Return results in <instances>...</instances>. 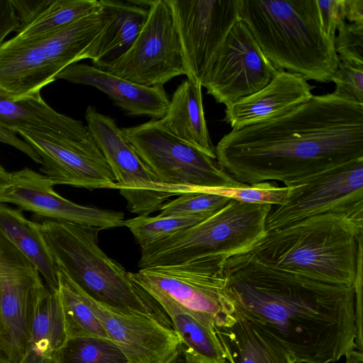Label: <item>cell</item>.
Instances as JSON below:
<instances>
[{"label": "cell", "instance_id": "2", "mask_svg": "<svg viewBox=\"0 0 363 363\" xmlns=\"http://www.w3.org/2000/svg\"><path fill=\"white\" fill-rule=\"evenodd\" d=\"M220 167L236 181L285 186L363 157V104L333 93L275 119L233 129L215 147Z\"/></svg>", "mask_w": 363, "mask_h": 363}, {"label": "cell", "instance_id": "32", "mask_svg": "<svg viewBox=\"0 0 363 363\" xmlns=\"http://www.w3.org/2000/svg\"><path fill=\"white\" fill-rule=\"evenodd\" d=\"M231 199L205 191L188 192L167 201L160 210V216L202 215L210 217L218 212Z\"/></svg>", "mask_w": 363, "mask_h": 363}, {"label": "cell", "instance_id": "44", "mask_svg": "<svg viewBox=\"0 0 363 363\" xmlns=\"http://www.w3.org/2000/svg\"><path fill=\"white\" fill-rule=\"evenodd\" d=\"M345 363H363L362 351L354 348L346 356Z\"/></svg>", "mask_w": 363, "mask_h": 363}, {"label": "cell", "instance_id": "25", "mask_svg": "<svg viewBox=\"0 0 363 363\" xmlns=\"http://www.w3.org/2000/svg\"><path fill=\"white\" fill-rule=\"evenodd\" d=\"M67 340L58 293L45 286L35 306L27 350L21 363H54L57 352Z\"/></svg>", "mask_w": 363, "mask_h": 363}, {"label": "cell", "instance_id": "39", "mask_svg": "<svg viewBox=\"0 0 363 363\" xmlns=\"http://www.w3.org/2000/svg\"><path fill=\"white\" fill-rule=\"evenodd\" d=\"M355 292V325H356V347L362 351V257L358 265V270L354 285Z\"/></svg>", "mask_w": 363, "mask_h": 363}, {"label": "cell", "instance_id": "6", "mask_svg": "<svg viewBox=\"0 0 363 363\" xmlns=\"http://www.w3.org/2000/svg\"><path fill=\"white\" fill-rule=\"evenodd\" d=\"M108 20L101 6L55 32L4 42L0 46V91L13 99L40 93L65 68L82 60Z\"/></svg>", "mask_w": 363, "mask_h": 363}, {"label": "cell", "instance_id": "8", "mask_svg": "<svg viewBox=\"0 0 363 363\" xmlns=\"http://www.w3.org/2000/svg\"><path fill=\"white\" fill-rule=\"evenodd\" d=\"M227 259L220 255L129 272L130 279L150 298H167L215 329L234 320L235 308L225 292Z\"/></svg>", "mask_w": 363, "mask_h": 363}, {"label": "cell", "instance_id": "20", "mask_svg": "<svg viewBox=\"0 0 363 363\" xmlns=\"http://www.w3.org/2000/svg\"><path fill=\"white\" fill-rule=\"evenodd\" d=\"M58 79L98 89L129 116L160 120L168 109L169 99L164 86H142L95 66L72 64L57 74Z\"/></svg>", "mask_w": 363, "mask_h": 363}, {"label": "cell", "instance_id": "24", "mask_svg": "<svg viewBox=\"0 0 363 363\" xmlns=\"http://www.w3.org/2000/svg\"><path fill=\"white\" fill-rule=\"evenodd\" d=\"M201 89L199 82L183 80L169 99L165 116L160 121L179 139L216 158L205 118Z\"/></svg>", "mask_w": 363, "mask_h": 363}, {"label": "cell", "instance_id": "5", "mask_svg": "<svg viewBox=\"0 0 363 363\" xmlns=\"http://www.w3.org/2000/svg\"><path fill=\"white\" fill-rule=\"evenodd\" d=\"M39 228L58 268L90 298L114 312L171 324L162 308L98 245L99 228L45 219Z\"/></svg>", "mask_w": 363, "mask_h": 363}, {"label": "cell", "instance_id": "1", "mask_svg": "<svg viewBox=\"0 0 363 363\" xmlns=\"http://www.w3.org/2000/svg\"><path fill=\"white\" fill-rule=\"evenodd\" d=\"M235 311L256 322L296 363H332L356 348L354 287L262 263L247 252L223 266Z\"/></svg>", "mask_w": 363, "mask_h": 363}, {"label": "cell", "instance_id": "28", "mask_svg": "<svg viewBox=\"0 0 363 363\" xmlns=\"http://www.w3.org/2000/svg\"><path fill=\"white\" fill-rule=\"evenodd\" d=\"M60 298L67 339L91 336L109 339L103 325L85 301L81 289L57 267Z\"/></svg>", "mask_w": 363, "mask_h": 363}, {"label": "cell", "instance_id": "40", "mask_svg": "<svg viewBox=\"0 0 363 363\" xmlns=\"http://www.w3.org/2000/svg\"><path fill=\"white\" fill-rule=\"evenodd\" d=\"M0 143L9 145L28 155L35 162L42 164L41 157L25 140H22L13 132L0 128Z\"/></svg>", "mask_w": 363, "mask_h": 363}, {"label": "cell", "instance_id": "21", "mask_svg": "<svg viewBox=\"0 0 363 363\" xmlns=\"http://www.w3.org/2000/svg\"><path fill=\"white\" fill-rule=\"evenodd\" d=\"M215 331L230 363H296L278 338L236 311L231 323Z\"/></svg>", "mask_w": 363, "mask_h": 363}, {"label": "cell", "instance_id": "11", "mask_svg": "<svg viewBox=\"0 0 363 363\" xmlns=\"http://www.w3.org/2000/svg\"><path fill=\"white\" fill-rule=\"evenodd\" d=\"M89 134L105 157L118 189L132 213L148 215L160 211L176 189L160 183L123 136L115 119L89 106L85 112Z\"/></svg>", "mask_w": 363, "mask_h": 363}, {"label": "cell", "instance_id": "41", "mask_svg": "<svg viewBox=\"0 0 363 363\" xmlns=\"http://www.w3.org/2000/svg\"><path fill=\"white\" fill-rule=\"evenodd\" d=\"M343 14L350 23L363 24V0H342Z\"/></svg>", "mask_w": 363, "mask_h": 363}, {"label": "cell", "instance_id": "19", "mask_svg": "<svg viewBox=\"0 0 363 363\" xmlns=\"http://www.w3.org/2000/svg\"><path fill=\"white\" fill-rule=\"evenodd\" d=\"M313 88L301 75L279 70L259 91L225 106L224 121L240 129L275 119L311 100Z\"/></svg>", "mask_w": 363, "mask_h": 363}, {"label": "cell", "instance_id": "4", "mask_svg": "<svg viewBox=\"0 0 363 363\" xmlns=\"http://www.w3.org/2000/svg\"><path fill=\"white\" fill-rule=\"evenodd\" d=\"M362 240L363 228L324 213L267 231L245 252L268 265L354 286Z\"/></svg>", "mask_w": 363, "mask_h": 363}, {"label": "cell", "instance_id": "14", "mask_svg": "<svg viewBox=\"0 0 363 363\" xmlns=\"http://www.w3.org/2000/svg\"><path fill=\"white\" fill-rule=\"evenodd\" d=\"M179 35L186 79L201 84L228 33L240 21V0H166Z\"/></svg>", "mask_w": 363, "mask_h": 363}, {"label": "cell", "instance_id": "33", "mask_svg": "<svg viewBox=\"0 0 363 363\" xmlns=\"http://www.w3.org/2000/svg\"><path fill=\"white\" fill-rule=\"evenodd\" d=\"M289 188L274 184L262 182L254 184H242L235 186L206 188L202 191L213 193L231 200L247 203L281 204L286 197Z\"/></svg>", "mask_w": 363, "mask_h": 363}, {"label": "cell", "instance_id": "12", "mask_svg": "<svg viewBox=\"0 0 363 363\" xmlns=\"http://www.w3.org/2000/svg\"><path fill=\"white\" fill-rule=\"evenodd\" d=\"M35 266L0 233V359L21 363L35 306L45 286Z\"/></svg>", "mask_w": 363, "mask_h": 363}, {"label": "cell", "instance_id": "17", "mask_svg": "<svg viewBox=\"0 0 363 363\" xmlns=\"http://www.w3.org/2000/svg\"><path fill=\"white\" fill-rule=\"evenodd\" d=\"M10 186L0 194V203H10L20 210L60 221L100 230L122 226L124 213L109 209L79 205L62 197L43 174L28 167L11 173Z\"/></svg>", "mask_w": 363, "mask_h": 363}, {"label": "cell", "instance_id": "36", "mask_svg": "<svg viewBox=\"0 0 363 363\" xmlns=\"http://www.w3.org/2000/svg\"><path fill=\"white\" fill-rule=\"evenodd\" d=\"M321 26L327 37L334 40L336 32L346 23L342 0H316Z\"/></svg>", "mask_w": 363, "mask_h": 363}, {"label": "cell", "instance_id": "30", "mask_svg": "<svg viewBox=\"0 0 363 363\" xmlns=\"http://www.w3.org/2000/svg\"><path fill=\"white\" fill-rule=\"evenodd\" d=\"M54 363H129L112 340L104 337H69L57 352Z\"/></svg>", "mask_w": 363, "mask_h": 363}, {"label": "cell", "instance_id": "16", "mask_svg": "<svg viewBox=\"0 0 363 363\" xmlns=\"http://www.w3.org/2000/svg\"><path fill=\"white\" fill-rule=\"evenodd\" d=\"M16 133L41 157L39 170L53 185L113 189L116 181L112 171L90 135L84 140H76L30 130L20 129Z\"/></svg>", "mask_w": 363, "mask_h": 363}, {"label": "cell", "instance_id": "3", "mask_svg": "<svg viewBox=\"0 0 363 363\" xmlns=\"http://www.w3.org/2000/svg\"><path fill=\"white\" fill-rule=\"evenodd\" d=\"M240 17L277 70L331 82L339 58L316 0H240Z\"/></svg>", "mask_w": 363, "mask_h": 363}, {"label": "cell", "instance_id": "13", "mask_svg": "<svg viewBox=\"0 0 363 363\" xmlns=\"http://www.w3.org/2000/svg\"><path fill=\"white\" fill-rule=\"evenodd\" d=\"M105 70L145 86H163L186 75L181 44L166 0H154L130 48Z\"/></svg>", "mask_w": 363, "mask_h": 363}, {"label": "cell", "instance_id": "38", "mask_svg": "<svg viewBox=\"0 0 363 363\" xmlns=\"http://www.w3.org/2000/svg\"><path fill=\"white\" fill-rule=\"evenodd\" d=\"M20 22L11 0H0V46L11 32H18Z\"/></svg>", "mask_w": 363, "mask_h": 363}, {"label": "cell", "instance_id": "22", "mask_svg": "<svg viewBox=\"0 0 363 363\" xmlns=\"http://www.w3.org/2000/svg\"><path fill=\"white\" fill-rule=\"evenodd\" d=\"M109 16L108 23L88 47L82 60L105 69L130 48L143 26L149 9L127 1L99 0Z\"/></svg>", "mask_w": 363, "mask_h": 363}, {"label": "cell", "instance_id": "35", "mask_svg": "<svg viewBox=\"0 0 363 363\" xmlns=\"http://www.w3.org/2000/svg\"><path fill=\"white\" fill-rule=\"evenodd\" d=\"M337 32L334 47L339 60L363 63V24L346 23Z\"/></svg>", "mask_w": 363, "mask_h": 363}, {"label": "cell", "instance_id": "43", "mask_svg": "<svg viewBox=\"0 0 363 363\" xmlns=\"http://www.w3.org/2000/svg\"><path fill=\"white\" fill-rule=\"evenodd\" d=\"M11 173L6 171L0 165V194H2L11 184Z\"/></svg>", "mask_w": 363, "mask_h": 363}, {"label": "cell", "instance_id": "10", "mask_svg": "<svg viewBox=\"0 0 363 363\" xmlns=\"http://www.w3.org/2000/svg\"><path fill=\"white\" fill-rule=\"evenodd\" d=\"M284 202L272 206L267 231L324 213L341 214L363 228V157L351 160L287 186Z\"/></svg>", "mask_w": 363, "mask_h": 363}, {"label": "cell", "instance_id": "26", "mask_svg": "<svg viewBox=\"0 0 363 363\" xmlns=\"http://www.w3.org/2000/svg\"><path fill=\"white\" fill-rule=\"evenodd\" d=\"M0 233L35 266L48 288L57 292V266L38 223L28 220L21 210L0 203Z\"/></svg>", "mask_w": 363, "mask_h": 363}, {"label": "cell", "instance_id": "45", "mask_svg": "<svg viewBox=\"0 0 363 363\" xmlns=\"http://www.w3.org/2000/svg\"><path fill=\"white\" fill-rule=\"evenodd\" d=\"M0 363H2V362H1V359H0Z\"/></svg>", "mask_w": 363, "mask_h": 363}, {"label": "cell", "instance_id": "31", "mask_svg": "<svg viewBox=\"0 0 363 363\" xmlns=\"http://www.w3.org/2000/svg\"><path fill=\"white\" fill-rule=\"evenodd\" d=\"M211 217V216H210ZM209 217L202 215L148 216L141 215L124 220L122 226L128 228L141 249L192 227Z\"/></svg>", "mask_w": 363, "mask_h": 363}, {"label": "cell", "instance_id": "9", "mask_svg": "<svg viewBox=\"0 0 363 363\" xmlns=\"http://www.w3.org/2000/svg\"><path fill=\"white\" fill-rule=\"evenodd\" d=\"M121 131L157 180L176 189L180 195L242 184L225 172L216 157L171 133L160 120L123 128Z\"/></svg>", "mask_w": 363, "mask_h": 363}, {"label": "cell", "instance_id": "7", "mask_svg": "<svg viewBox=\"0 0 363 363\" xmlns=\"http://www.w3.org/2000/svg\"><path fill=\"white\" fill-rule=\"evenodd\" d=\"M272 206L230 200L203 221L141 249L140 269L245 252L264 236Z\"/></svg>", "mask_w": 363, "mask_h": 363}, {"label": "cell", "instance_id": "37", "mask_svg": "<svg viewBox=\"0 0 363 363\" xmlns=\"http://www.w3.org/2000/svg\"><path fill=\"white\" fill-rule=\"evenodd\" d=\"M52 1V0H11L15 13L20 22L19 30L34 20Z\"/></svg>", "mask_w": 363, "mask_h": 363}, {"label": "cell", "instance_id": "34", "mask_svg": "<svg viewBox=\"0 0 363 363\" xmlns=\"http://www.w3.org/2000/svg\"><path fill=\"white\" fill-rule=\"evenodd\" d=\"M331 82L335 84L334 95L363 104V63L339 60Z\"/></svg>", "mask_w": 363, "mask_h": 363}, {"label": "cell", "instance_id": "15", "mask_svg": "<svg viewBox=\"0 0 363 363\" xmlns=\"http://www.w3.org/2000/svg\"><path fill=\"white\" fill-rule=\"evenodd\" d=\"M278 71L240 20L228 33L202 87L218 103L228 106L259 91Z\"/></svg>", "mask_w": 363, "mask_h": 363}, {"label": "cell", "instance_id": "27", "mask_svg": "<svg viewBox=\"0 0 363 363\" xmlns=\"http://www.w3.org/2000/svg\"><path fill=\"white\" fill-rule=\"evenodd\" d=\"M151 298L166 313L182 343L199 363H228L215 329L167 298L155 296Z\"/></svg>", "mask_w": 363, "mask_h": 363}, {"label": "cell", "instance_id": "29", "mask_svg": "<svg viewBox=\"0 0 363 363\" xmlns=\"http://www.w3.org/2000/svg\"><path fill=\"white\" fill-rule=\"evenodd\" d=\"M99 0H52L30 23L13 37L18 40L50 33L99 11Z\"/></svg>", "mask_w": 363, "mask_h": 363}, {"label": "cell", "instance_id": "42", "mask_svg": "<svg viewBox=\"0 0 363 363\" xmlns=\"http://www.w3.org/2000/svg\"><path fill=\"white\" fill-rule=\"evenodd\" d=\"M168 363H199L181 343L176 354Z\"/></svg>", "mask_w": 363, "mask_h": 363}, {"label": "cell", "instance_id": "18", "mask_svg": "<svg viewBox=\"0 0 363 363\" xmlns=\"http://www.w3.org/2000/svg\"><path fill=\"white\" fill-rule=\"evenodd\" d=\"M82 294L129 363H168L176 354L182 342L171 325L152 316L114 312Z\"/></svg>", "mask_w": 363, "mask_h": 363}, {"label": "cell", "instance_id": "23", "mask_svg": "<svg viewBox=\"0 0 363 363\" xmlns=\"http://www.w3.org/2000/svg\"><path fill=\"white\" fill-rule=\"evenodd\" d=\"M0 128L15 134L23 129L56 133L76 140L89 135L81 121L55 111L40 93L13 99L0 91Z\"/></svg>", "mask_w": 363, "mask_h": 363}]
</instances>
